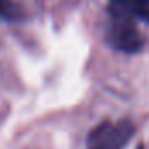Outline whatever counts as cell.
Segmentation results:
<instances>
[{
    "label": "cell",
    "mask_w": 149,
    "mask_h": 149,
    "mask_svg": "<svg viewBox=\"0 0 149 149\" xmlns=\"http://www.w3.org/2000/svg\"><path fill=\"white\" fill-rule=\"evenodd\" d=\"M109 21L106 30V40L113 49L125 52V54H135L142 50L144 38L135 26V19L128 14L118 10L116 7H109Z\"/></svg>",
    "instance_id": "6da1fadb"
},
{
    "label": "cell",
    "mask_w": 149,
    "mask_h": 149,
    "mask_svg": "<svg viewBox=\"0 0 149 149\" xmlns=\"http://www.w3.org/2000/svg\"><path fill=\"white\" fill-rule=\"evenodd\" d=\"M135 134V125L130 120L102 121L87 135V149H123Z\"/></svg>",
    "instance_id": "7a4b0ae2"
},
{
    "label": "cell",
    "mask_w": 149,
    "mask_h": 149,
    "mask_svg": "<svg viewBox=\"0 0 149 149\" xmlns=\"http://www.w3.org/2000/svg\"><path fill=\"white\" fill-rule=\"evenodd\" d=\"M113 7L128 14L134 19L149 23V0H109Z\"/></svg>",
    "instance_id": "3957f363"
},
{
    "label": "cell",
    "mask_w": 149,
    "mask_h": 149,
    "mask_svg": "<svg viewBox=\"0 0 149 149\" xmlns=\"http://www.w3.org/2000/svg\"><path fill=\"white\" fill-rule=\"evenodd\" d=\"M19 16H21V10L14 0H0V17L12 21V19H17Z\"/></svg>",
    "instance_id": "277c9868"
},
{
    "label": "cell",
    "mask_w": 149,
    "mask_h": 149,
    "mask_svg": "<svg viewBox=\"0 0 149 149\" xmlns=\"http://www.w3.org/2000/svg\"><path fill=\"white\" fill-rule=\"evenodd\" d=\"M137 149H144V146H139V148H137Z\"/></svg>",
    "instance_id": "5b68a950"
}]
</instances>
